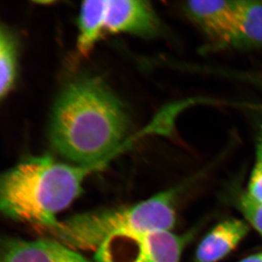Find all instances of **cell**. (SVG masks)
<instances>
[{
	"mask_svg": "<svg viewBox=\"0 0 262 262\" xmlns=\"http://www.w3.org/2000/svg\"><path fill=\"white\" fill-rule=\"evenodd\" d=\"M127 120L121 103L102 82L82 79L67 85L52 114V145L79 165H102L125 137Z\"/></svg>",
	"mask_w": 262,
	"mask_h": 262,
	"instance_id": "6da1fadb",
	"label": "cell"
},
{
	"mask_svg": "<svg viewBox=\"0 0 262 262\" xmlns=\"http://www.w3.org/2000/svg\"><path fill=\"white\" fill-rule=\"evenodd\" d=\"M101 165H68L48 156L27 158L2 175L1 211L35 229L53 225L56 215L80 195L86 178Z\"/></svg>",
	"mask_w": 262,
	"mask_h": 262,
	"instance_id": "7a4b0ae2",
	"label": "cell"
},
{
	"mask_svg": "<svg viewBox=\"0 0 262 262\" xmlns=\"http://www.w3.org/2000/svg\"><path fill=\"white\" fill-rule=\"evenodd\" d=\"M177 192V189H168L137 204L87 212L36 229L44 237L75 251H96L105 239L119 232L171 230L176 223Z\"/></svg>",
	"mask_w": 262,
	"mask_h": 262,
	"instance_id": "3957f363",
	"label": "cell"
},
{
	"mask_svg": "<svg viewBox=\"0 0 262 262\" xmlns=\"http://www.w3.org/2000/svg\"><path fill=\"white\" fill-rule=\"evenodd\" d=\"M187 237L170 231H125L110 236L95 253L96 262H180Z\"/></svg>",
	"mask_w": 262,
	"mask_h": 262,
	"instance_id": "277c9868",
	"label": "cell"
},
{
	"mask_svg": "<svg viewBox=\"0 0 262 262\" xmlns=\"http://www.w3.org/2000/svg\"><path fill=\"white\" fill-rule=\"evenodd\" d=\"M0 262H92L55 239H6L2 244Z\"/></svg>",
	"mask_w": 262,
	"mask_h": 262,
	"instance_id": "5b68a950",
	"label": "cell"
},
{
	"mask_svg": "<svg viewBox=\"0 0 262 262\" xmlns=\"http://www.w3.org/2000/svg\"><path fill=\"white\" fill-rule=\"evenodd\" d=\"M241 1H191L186 9L191 17L215 40L233 42L238 24Z\"/></svg>",
	"mask_w": 262,
	"mask_h": 262,
	"instance_id": "8992f818",
	"label": "cell"
},
{
	"mask_svg": "<svg viewBox=\"0 0 262 262\" xmlns=\"http://www.w3.org/2000/svg\"><path fill=\"white\" fill-rule=\"evenodd\" d=\"M158 21L145 1L108 0L105 29L113 33L129 32L149 35L156 31Z\"/></svg>",
	"mask_w": 262,
	"mask_h": 262,
	"instance_id": "52a82bcc",
	"label": "cell"
},
{
	"mask_svg": "<svg viewBox=\"0 0 262 262\" xmlns=\"http://www.w3.org/2000/svg\"><path fill=\"white\" fill-rule=\"evenodd\" d=\"M249 231L246 222L224 221L212 229L196 248L195 262H217L238 246Z\"/></svg>",
	"mask_w": 262,
	"mask_h": 262,
	"instance_id": "ba28073f",
	"label": "cell"
},
{
	"mask_svg": "<svg viewBox=\"0 0 262 262\" xmlns=\"http://www.w3.org/2000/svg\"><path fill=\"white\" fill-rule=\"evenodd\" d=\"M106 7V0L85 1L81 6L77 48L82 56H88L105 30Z\"/></svg>",
	"mask_w": 262,
	"mask_h": 262,
	"instance_id": "9c48e42d",
	"label": "cell"
},
{
	"mask_svg": "<svg viewBox=\"0 0 262 262\" xmlns=\"http://www.w3.org/2000/svg\"><path fill=\"white\" fill-rule=\"evenodd\" d=\"M233 42L262 46V3L241 1L238 24Z\"/></svg>",
	"mask_w": 262,
	"mask_h": 262,
	"instance_id": "30bf717a",
	"label": "cell"
},
{
	"mask_svg": "<svg viewBox=\"0 0 262 262\" xmlns=\"http://www.w3.org/2000/svg\"><path fill=\"white\" fill-rule=\"evenodd\" d=\"M16 70V48L13 37L8 31L0 32V95L3 98L14 82Z\"/></svg>",
	"mask_w": 262,
	"mask_h": 262,
	"instance_id": "8fae6325",
	"label": "cell"
},
{
	"mask_svg": "<svg viewBox=\"0 0 262 262\" xmlns=\"http://www.w3.org/2000/svg\"><path fill=\"white\" fill-rule=\"evenodd\" d=\"M238 204L245 218L262 236V203L255 201L246 193L239 198Z\"/></svg>",
	"mask_w": 262,
	"mask_h": 262,
	"instance_id": "7c38bea8",
	"label": "cell"
},
{
	"mask_svg": "<svg viewBox=\"0 0 262 262\" xmlns=\"http://www.w3.org/2000/svg\"><path fill=\"white\" fill-rule=\"evenodd\" d=\"M247 194L255 201L262 203V163L256 161L250 179Z\"/></svg>",
	"mask_w": 262,
	"mask_h": 262,
	"instance_id": "4fadbf2b",
	"label": "cell"
},
{
	"mask_svg": "<svg viewBox=\"0 0 262 262\" xmlns=\"http://www.w3.org/2000/svg\"><path fill=\"white\" fill-rule=\"evenodd\" d=\"M256 161L262 163V128L260 131L259 135L258 136L257 146H256Z\"/></svg>",
	"mask_w": 262,
	"mask_h": 262,
	"instance_id": "5bb4252c",
	"label": "cell"
},
{
	"mask_svg": "<svg viewBox=\"0 0 262 262\" xmlns=\"http://www.w3.org/2000/svg\"><path fill=\"white\" fill-rule=\"evenodd\" d=\"M239 262H262V253L251 255Z\"/></svg>",
	"mask_w": 262,
	"mask_h": 262,
	"instance_id": "9a60e30c",
	"label": "cell"
}]
</instances>
